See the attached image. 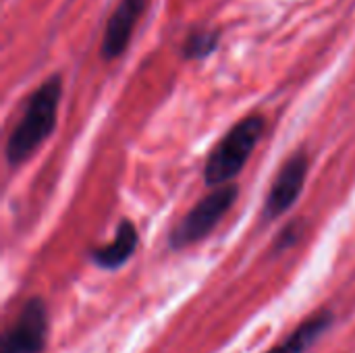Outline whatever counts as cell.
Wrapping results in <instances>:
<instances>
[{
    "instance_id": "cell-1",
    "label": "cell",
    "mask_w": 355,
    "mask_h": 353,
    "mask_svg": "<svg viewBox=\"0 0 355 353\" xmlns=\"http://www.w3.org/2000/svg\"><path fill=\"white\" fill-rule=\"evenodd\" d=\"M62 98V79L52 75L29 96L25 110L8 135L6 160L10 166H19L33 156V152L52 135L58 119V106Z\"/></svg>"
},
{
    "instance_id": "cell-2",
    "label": "cell",
    "mask_w": 355,
    "mask_h": 353,
    "mask_svg": "<svg viewBox=\"0 0 355 353\" xmlns=\"http://www.w3.org/2000/svg\"><path fill=\"white\" fill-rule=\"evenodd\" d=\"M266 121L260 114H250L227 131V135L214 146L206 160L204 181L218 187L231 183L250 160L252 152L262 139Z\"/></svg>"
},
{
    "instance_id": "cell-3",
    "label": "cell",
    "mask_w": 355,
    "mask_h": 353,
    "mask_svg": "<svg viewBox=\"0 0 355 353\" xmlns=\"http://www.w3.org/2000/svg\"><path fill=\"white\" fill-rule=\"evenodd\" d=\"M239 196L237 185H218L214 191H210L204 200H200L171 231L168 243L173 250L189 248L202 239H206L214 227L223 221V216L233 208L235 200Z\"/></svg>"
},
{
    "instance_id": "cell-4",
    "label": "cell",
    "mask_w": 355,
    "mask_h": 353,
    "mask_svg": "<svg viewBox=\"0 0 355 353\" xmlns=\"http://www.w3.org/2000/svg\"><path fill=\"white\" fill-rule=\"evenodd\" d=\"M48 339V310L42 298H31L19 310L2 337L0 353H42Z\"/></svg>"
},
{
    "instance_id": "cell-5",
    "label": "cell",
    "mask_w": 355,
    "mask_h": 353,
    "mask_svg": "<svg viewBox=\"0 0 355 353\" xmlns=\"http://www.w3.org/2000/svg\"><path fill=\"white\" fill-rule=\"evenodd\" d=\"M308 156L304 152H295L279 171V175L272 181V187L268 191L266 204H264V218L275 221L281 214H285L295 200L300 198L306 177H308Z\"/></svg>"
},
{
    "instance_id": "cell-6",
    "label": "cell",
    "mask_w": 355,
    "mask_h": 353,
    "mask_svg": "<svg viewBox=\"0 0 355 353\" xmlns=\"http://www.w3.org/2000/svg\"><path fill=\"white\" fill-rule=\"evenodd\" d=\"M146 6H148V0H119L116 8L112 10L106 23L102 46H100V54L104 60H114L125 52L131 40L133 27L137 25Z\"/></svg>"
},
{
    "instance_id": "cell-7",
    "label": "cell",
    "mask_w": 355,
    "mask_h": 353,
    "mask_svg": "<svg viewBox=\"0 0 355 353\" xmlns=\"http://www.w3.org/2000/svg\"><path fill=\"white\" fill-rule=\"evenodd\" d=\"M139 243V235H137V227L131 221H121L116 227V235L110 243L98 248L92 252V260L96 266L104 268V270H116L123 264L129 262V258L135 254Z\"/></svg>"
},
{
    "instance_id": "cell-8",
    "label": "cell",
    "mask_w": 355,
    "mask_h": 353,
    "mask_svg": "<svg viewBox=\"0 0 355 353\" xmlns=\"http://www.w3.org/2000/svg\"><path fill=\"white\" fill-rule=\"evenodd\" d=\"M333 320H335V316L331 310H322L318 314H312L285 341H281L279 345H275L270 352L266 353H306L329 331Z\"/></svg>"
},
{
    "instance_id": "cell-9",
    "label": "cell",
    "mask_w": 355,
    "mask_h": 353,
    "mask_svg": "<svg viewBox=\"0 0 355 353\" xmlns=\"http://www.w3.org/2000/svg\"><path fill=\"white\" fill-rule=\"evenodd\" d=\"M218 46V33L216 31H193L191 35H187L185 44H183V56L185 58H206L208 54H212Z\"/></svg>"
},
{
    "instance_id": "cell-10",
    "label": "cell",
    "mask_w": 355,
    "mask_h": 353,
    "mask_svg": "<svg viewBox=\"0 0 355 353\" xmlns=\"http://www.w3.org/2000/svg\"><path fill=\"white\" fill-rule=\"evenodd\" d=\"M297 239V225L293 223V225H289L287 229H285V233H281V237L277 239V250H285L287 246H291L293 241Z\"/></svg>"
}]
</instances>
